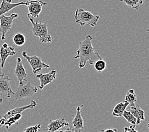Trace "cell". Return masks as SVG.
Returning a JSON list of instances; mask_svg holds the SVG:
<instances>
[{
  "label": "cell",
  "mask_w": 149,
  "mask_h": 132,
  "mask_svg": "<svg viewBox=\"0 0 149 132\" xmlns=\"http://www.w3.org/2000/svg\"><path fill=\"white\" fill-rule=\"evenodd\" d=\"M93 38L91 35H87L83 41L79 43V48L77 50L75 59H79V67L83 69L86 66L87 62L90 65H93L97 60L101 59L102 57L98 53L95 52V48L92 45Z\"/></svg>",
  "instance_id": "cell-1"
},
{
  "label": "cell",
  "mask_w": 149,
  "mask_h": 132,
  "mask_svg": "<svg viewBox=\"0 0 149 132\" xmlns=\"http://www.w3.org/2000/svg\"><path fill=\"white\" fill-rule=\"evenodd\" d=\"M75 22L81 26H90L95 27L97 26L100 16L95 15L90 12L85 10L83 8H77L75 12Z\"/></svg>",
  "instance_id": "cell-2"
},
{
  "label": "cell",
  "mask_w": 149,
  "mask_h": 132,
  "mask_svg": "<svg viewBox=\"0 0 149 132\" xmlns=\"http://www.w3.org/2000/svg\"><path fill=\"white\" fill-rule=\"evenodd\" d=\"M33 25V29L32 32L33 34L40 38V40L41 43H52V38L51 36L48 33V26L47 22L46 23H41L34 22V19L31 17H28Z\"/></svg>",
  "instance_id": "cell-3"
},
{
  "label": "cell",
  "mask_w": 149,
  "mask_h": 132,
  "mask_svg": "<svg viewBox=\"0 0 149 132\" xmlns=\"http://www.w3.org/2000/svg\"><path fill=\"white\" fill-rule=\"evenodd\" d=\"M17 17L18 14L15 13L10 14L8 16H6L5 14L0 16V33L1 34V40H5L6 34L12 29L13 20Z\"/></svg>",
  "instance_id": "cell-4"
},
{
  "label": "cell",
  "mask_w": 149,
  "mask_h": 132,
  "mask_svg": "<svg viewBox=\"0 0 149 132\" xmlns=\"http://www.w3.org/2000/svg\"><path fill=\"white\" fill-rule=\"evenodd\" d=\"M22 55L24 59H26L27 60V62L30 64L32 70H33V73L34 74H36L40 72L42 69L49 68V66L42 62L40 57L37 55H27V51H24L22 53Z\"/></svg>",
  "instance_id": "cell-5"
},
{
  "label": "cell",
  "mask_w": 149,
  "mask_h": 132,
  "mask_svg": "<svg viewBox=\"0 0 149 132\" xmlns=\"http://www.w3.org/2000/svg\"><path fill=\"white\" fill-rule=\"evenodd\" d=\"M37 92L38 88L33 86L31 83V82L27 81L26 83L21 85V86H19V88H17L14 95H15V98L16 100H20L33 97Z\"/></svg>",
  "instance_id": "cell-6"
},
{
  "label": "cell",
  "mask_w": 149,
  "mask_h": 132,
  "mask_svg": "<svg viewBox=\"0 0 149 132\" xmlns=\"http://www.w3.org/2000/svg\"><path fill=\"white\" fill-rule=\"evenodd\" d=\"M84 106L83 104L77 106L76 108V114L72 121V127L67 128L65 130H58V131H70L80 132L84 129V119L81 116V109Z\"/></svg>",
  "instance_id": "cell-7"
},
{
  "label": "cell",
  "mask_w": 149,
  "mask_h": 132,
  "mask_svg": "<svg viewBox=\"0 0 149 132\" xmlns=\"http://www.w3.org/2000/svg\"><path fill=\"white\" fill-rule=\"evenodd\" d=\"M47 5V3L41 0H28L26 4L29 12L27 17L33 19L38 18L42 11V6Z\"/></svg>",
  "instance_id": "cell-8"
},
{
  "label": "cell",
  "mask_w": 149,
  "mask_h": 132,
  "mask_svg": "<svg viewBox=\"0 0 149 132\" xmlns=\"http://www.w3.org/2000/svg\"><path fill=\"white\" fill-rule=\"evenodd\" d=\"M36 105H37L36 102L33 101V100H32L29 105H24L22 107H17V108H15V109H13L12 110H9V111L7 112L5 115L0 116V126L4 125L6 120L7 119H8L9 117L15 115L18 113H22L26 109H31L35 108L36 107Z\"/></svg>",
  "instance_id": "cell-9"
},
{
  "label": "cell",
  "mask_w": 149,
  "mask_h": 132,
  "mask_svg": "<svg viewBox=\"0 0 149 132\" xmlns=\"http://www.w3.org/2000/svg\"><path fill=\"white\" fill-rule=\"evenodd\" d=\"M10 81L11 79L8 76H0V96L10 98L12 94H15L12 89Z\"/></svg>",
  "instance_id": "cell-10"
},
{
  "label": "cell",
  "mask_w": 149,
  "mask_h": 132,
  "mask_svg": "<svg viewBox=\"0 0 149 132\" xmlns=\"http://www.w3.org/2000/svg\"><path fill=\"white\" fill-rule=\"evenodd\" d=\"M14 74L15 75L17 80L19 81V86L27 83V80H26V78L27 76V73L24 68L22 59L20 57L17 59V65L15 71H14Z\"/></svg>",
  "instance_id": "cell-11"
},
{
  "label": "cell",
  "mask_w": 149,
  "mask_h": 132,
  "mask_svg": "<svg viewBox=\"0 0 149 132\" xmlns=\"http://www.w3.org/2000/svg\"><path fill=\"white\" fill-rule=\"evenodd\" d=\"M63 127H65L67 128L69 127V124L65 121L64 117H62L61 118L56 120L49 119L47 129L45 130L49 132L58 131L60 128Z\"/></svg>",
  "instance_id": "cell-12"
},
{
  "label": "cell",
  "mask_w": 149,
  "mask_h": 132,
  "mask_svg": "<svg viewBox=\"0 0 149 132\" xmlns=\"http://www.w3.org/2000/svg\"><path fill=\"white\" fill-rule=\"evenodd\" d=\"M16 54L15 48L10 46L7 43H4L0 47V60H1V66L3 68L6 59L9 57H12Z\"/></svg>",
  "instance_id": "cell-13"
},
{
  "label": "cell",
  "mask_w": 149,
  "mask_h": 132,
  "mask_svg": "<svg viewBox=\"0 0 149 132\" xmlns=\"http://www.w3.org/2000/svg\"><path fill=\"white\" fill-rule=\"evenodd\" d=\"M36 78L40 80V88L41 90L43 89L48 84L51 83L53 81H54L56 78V71L52 70L50 72L47 74H36Z\"/></svg>",
  "instance_id": "cell-14"
},
{
  "label": "cell",
  "mask_w": 149,
  "mask_h": 132,
  "mask_svg": "<svg viewBox=\"0 0 149 132\" xmlns=\"http://www.w3.org/2000/svg\"><path fill=\"white\" fill-rule=\"evenodd\" d=\"M12 0H3L1 5H0V16L8 12L10 10L20 5H26V2H19L13 3Z\"/></svg>",
  "instance_id": "cell-15"
},
{
  "label": "cell",
  "mask_w": 149,
  "mask_h": 132,
  "mask_svg": "<svg viewBox=\"0 0 149 132\" xmlns=\"http://www.w3.org/2000/svg\"><path fill=\"white\" fill-rule=\"evenodd\" d=\"M130 111L136 118V124H140L141 121L145 120V111L140 107H137L136 105L130 106Z\"/></svg>",
  "instance_id": "cell-16"
},
{
  "label": "cell",
  "mask_w": 149,
  "mask_h": 132,
  "mask_svg": "<svg viewBox=\"0 0 149 132\" xmlns=\"http://www.w3.org/2000/svg\"><path fill=\"white\" fill-rule=\"evenodd\" d=\"M128 105L129 103L127 102L123 101L119 102L113 108L112 111V116L118 117H123L124 112H125V110L126 109V108Z\"/></svg>",
  "instance_id": "cell-17"
},
{
  "label": "cell",
  "mask_w": 149,
  "mask_h": 132,
  "mask_svg": "<svg viewBox=\"0 0 149 132\" xmlns=\"http://www.w3.org/2000/svg\"><path fill=\"white\" fill-rule=\"evenodd\" d=\"M125 102H127L129 103L130 106H134L135 105V103L137 101V98H136V95L134 92V90L133 89H131L127 91L125 101Z\"/></svg>",
  "instance_id": "cell-18"
},
{
  "label": "cell",
  "mask_w": 149,
  "mask_h": 132,
  "mask_svg": "<svg viewBox=\"0 0 149 132\" xmlns=\"http://www.w3.org/2000/svg\"><path fill=\"white\" fill-rule=\"evenodd\" d=\"M145 0H120L126 5L135 10H138L142 5Z\"/></svg>",
  "instance_id": "cell-19"
},
{
  "label": "cell",
  "mask_w": 149,
  "mask_h": 132,
  "mask_svg": "<svg viewBox=\"0 0 149 132\" xmlns=\"http://www.w3.org/2000/svg\"><path fill=\"white\" fill-rule=\"evenodd\" d=\"M21 118H22V113L17 114V115L9 117L8 119H7L5 121L4 125L6 126V129H8L10 126H12L13 124H18L19 121Z\"/></svg>",
  "instance_id": "cell-20"
},
{
  "label": "cell",
  "mask_w": 149,
  "mask_h": 132,
  "mask_svg": "<svg viewBox=\"0 0 149 132\" xmlns=\"http://www.w3.org/2000/svg\"><path fill=\"white\" fill-rule=\"evenodd\" d=\"M13 41L14 44L18 46H21L25 44L26 43V37L25 36L21 33H17L14 34L13 38Z\"/></svg>",
  "instance_id": "cell-21"
},
{
  "label": "cell",
  "mask_w": 149,
  "mask_h": 132,
  "mask_svg": "<svg viewBox=\"0 0 149 132\" xmlns=\"http://www.w3.org/2000/svg\"><path fill=\"white\" fill-rule=\"evenodd\" d=\"M123 117L131 124H136V118L130 110H125L123 115Z\"/></svg>",
  "instance_id": "cell-22"
},
{
  "label": "cell",
  "mask_w": 149,
  "mask_h": 132,
  "mask_svg": "<svg viewBox=\"0 0 149 132\" xmlns=\"http://www.w3.org/2000/svg\"><path fill=\"white\" fill-rule=\"evenodd\" d=\"M93 65H94L95 70L97 71V72L102 73L105 69L106 66H107V64H106V62L105 60L101 59L97 60Z\"/></svg>",
  "instance_id": "cell-23"
},
{
  "label": "cell",
  "mask_w": 149,
  "mask_h": 132,
  "mask_svg": "<svg viewBox=\"0 0 149 132\" xmlns=\"http://www.w3.org/2000/svg\"><path fill=\"white\" fill-rule=\"evenodd\" d=\"M40 128H41V124H38L33 126H29L25 128L24 130V132H37L39 131V130H40Z\"/></svg>",
  "instance_id": "cell-24"
},
{
  "label": "cell",
  "mask_w": 149,
  "mask_h": 132,
  "mask_svg": "<svg viewBox=\"0 0 149 132\" xmlns=\"http://www.w3.org/2000/svg\"><path fill=\"white\" fill-rule=\"evenodd\" d=\"M136 124H131L130 127H125L124 131L126 132H137V130H135Z\"/></svg>",
  "instance_id": "cell-25"
},
{
  "label": "cell",
  "mask_w": 149,
  "mask_h": 132,
  "mask_svg": "<svg viewBox=\"0 0 149 132\" xmlns=\"http://www.w3.org/2000/svg\"><path fill=\"white\" fill-rule=\"evenodd\" d=\"M102 131H112V132H117L118 131V130L117 129H107V130H102Z\"/></svg>",
  "instance_id": "cell-26"
},
{
  "label": "cell",
  "mask_w": 149,
  "mask_h": 132,
  "mask_svg": "<svg viewBox=\"0 0 149 132\" xmlns=\"http://www.w3.org/2000/svg\"><path fill=\"white\" fill-rule=\"evenodd\" d=\"M3 67L1 66V60H0V76H5L4 73H3V71H2Z\"/></svg>",
  "instance_id": "cell-27"
},
{
  "label": "cell",
  "mask_w": 149,
  "mask_h": 132,
  "mask_svg": "<svg viewBox=\"0 0 149 132\" xmlns=\"http://www.w3.org/2000/svg\"><path fill=\"white\" fill-rule=\"evenodd\" d=\"M2 102H3V98H0V105L1 104Z\"/></svg>",
  "instance_id": "cell-28"
},
{
  "label": "cell",
  "mask_w": 149,
  "mask_h": 132,
  "mask_svg": "<svg viewBox=\"0 0 149 132\" xmlns=\"http://www.w3.org/2000/svg\"><path fill=\"white\" fill-rule=\"evenodd\" d=\"M147 33L148 34H149V29H148L147 30Z\"/></svg>",
  "instance_id": "cell-29"
},
{
  "label": "cell",
  "mask_w": 149,
  "mask_h": 132,
  "mask_svg": "<svg viewBox=\"0 0 149 132\" xmlns=\"http://www.w3.org/2000/svg\"><path fill=\"white\" fill-rule=\"evenodd\" d=\"M147 128H148V130H149V123L147 124Z\"/></svg>",
  "instance_id": "cell-30"
}]
</instances>
